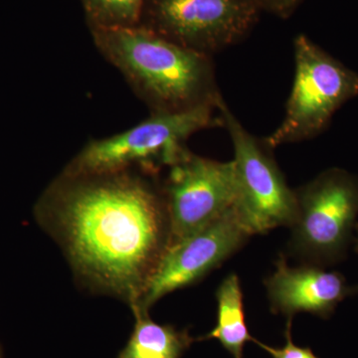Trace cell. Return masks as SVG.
I'll list each match as a JSON object with an SVG mask.
<instances>
[{
	"label": "cell",
	"mask_w": 358,
	"mask_h": 358,
	"mask_svg": "<svg viewBox=\"0 0 358 358\" xmlns=\"http://www.w3.org/2000/svg\"><path fill=\"white\" fill-rule=\"evenodd\" d=\"M91 29L140 25L145 0H79Z\"/></svg>",
	"instance_id": "4fadbf2b"
},
{
	"label": "cell",
	"mask_w": 358,
	"mask_h": 358,
	"mask_svg": "<svg viewBox=\"0 0 358 358\" xmlns=\"http://www.w3.org/2000/svg\"><path fill=\"white\" fill-rule=\"evenodd\" d=\"M217 322L210 333L199 341L216 339L234 358H243L244 346L254 341L245 317L243 292L236 274L228 275L216 292Z\"/></svg>",
	"instance_id": "8fae6325"
},
{
	"label": "cell",
	"mask_w": 358,
	"mask_h": 358,
	"mask_svg": "<svg viewBox=\"0 0 358 358\" xmlns=\"http://www.w3.org/2000/svg\"><path fill=\"white\" fill-rule=\"evenodd\" d=\"M261 13L257 0H145L140 25L212 56L244 39Z\"/></svg>",
	"instance_id": "8992f818"
},
{
	"label": "cell",
	"mask_w": 358,
	"mask_h": 358,
	"mask_svg": "<svg viewBox=\"0 0 358 358\" xmlns=\"http://www.w3.org/2000/svg\"><path fill=\"white\" fill-rule=\"evenodd\" d=\"M355 249H357L358 253V226H357V246H355Z\"/></svg>",
	"instance_id": "2e32d148"
},
{
	"label": "cell",
	"mask_w": 358,
	"mask_h": 358,
	"mask_svg": "<svg viewBox=\"0 0 358 358\" xmlns=\"http://www.w3.org/2000/svg\"><path fill=\"white\" fill-rule=\"evenodd\" d=\"M292 317L287 322L286 329H285V338L286 343L282 348H275L261 343L258 339H254L253 343L260 346L262 350L267 352L273 358H319L313 353L312 348H301L294 345L292 338Z\"/></svg>",
	"instance_id": "5bb4252c"
},
{
	"label": "cell",
	"mask_w": 358,
	"mask_h": 358,
	"mask_svg": "<svg viewBox=\"0 0 358 358\" xmlns=\"http://www.w3.org/2000/svg\"><path fill=\"white\" fill-rule=\"evenodd\" d=\"M0 358H1V350H0Z\"/></svg>",
	"instance_id": "e0dca14e"
},
{
	"label": "cell",
	"mask_w": 358,
	"mask_h": 358,
	"mask_svg": "<svg viewBox=\"0 0 358 358\" xmlns=\"http://www.w3.org/2000/svg\"><path fill=\"white\" fill-rule=\"evenodd\" d=\"M136 324L119 358H181L193 339L187 329L178 331L171 324H159L148 312L133 308Z\"/></svg>",
	"instance_id": "7c38bea8"
},
{
	"label": "cell",
	"mask_w": 358,
	"mask_h": 358,
	"mask_svg": "<svg viewBox=\"0 0 358 358\" xmlns=\"http://www.w3.org/2000/svg\"><path fill=\"white\" fill-rule=\"evenodd\" d=\"M261 9L280 18H289L303 0H257Z\"/></svg>",
	"instance_id": "9a60e30c"
},
{
	"label": "cell",
	"mask_w": 358,
	"mask_h": 358,
	"mask_svg": "<svg viewBox=\"0 0 358 358\" xmlns=\"http://www.w3.org/2000/svg\"><path fill=\"white\" fill-rule=\"evenodd\" d=\"M250 236L233 205L202 229L166 247L140 303L134 308L148 312L162 296L199 281L235 253Z\"/></svg>",
	"instance_id": "9c48e42d"
},
{
	"label": "cell",
	"mask_w": 358,
	"mask_h": 358,
	"mask_svg": "<svg viewBox=\"0 0 358 358\" xmlns=\"http://www.w3.org/2000/svg\"><path fill=\"white\" fill-rule=\"evenodd\" d=\"M294 192L298 216L291 227V249L313 262L336 260L357 223L358 179L331 169Z\"/></svg>",
	"instance_id": "52a82bcc"
},
{
	"label": "cell",
	"mask_w": 358,
	"mask_h": 358,
	"mask_svg": "<svg viewBox=\"0 0 358 358\" xmlns=\"http://www.w3.org/2000/svg\"><path fill=\"white\" fill-rule=\"evenodd\" d=\"M140 171L60 174L37 214L89 286L138 306L169 243L162 190Z\"/></svg>",
	"instance_id": "6da1fadb"
},
{
	"label": "cell",
	"mask_w": 358,
	"mask_h": 358,
	"mask_svg": "<svg viewBox=\"0 0 358 358\" xmlns=\"http://www.w3.org/2000/svg\"><path fill=\"white\" fill-rule=\"evenodd\" d=\"M90 31L96 48L150 113L183 112L217 103L221 94L211 56L141 25Z\"/></svg>",
	"instance_id": "7a4b0ae2"
},
{
	"label": "cell",
	"mask_w": 358,
	"mask_h": 358,
	"mask_svg": "<svg viewBox=\"0 0 358 358\" xmlns=\"http://www.w3.org/2000/svg\"><path fill=\"white\" fill-rule=\"evenodd\" d=\"M169 169L162 190L169 216V245L202 229L235 205L238 182L234 160L217 162L190 150Z\"/></svg>",
	"instance_id": "ba28073f"
},
{
	"label": "cell",
	"mask_w": 358,
	"mask_h": 358,
	"mask_svg": "<svg viewBox=\"0 0 358 358\" xmlns=\"http://www.w3.org/2000/svg\"><path fill=\"white\" fill-rule=\"evenodd\" d=\"M294 75L281 124L264 143L271 150L310 140L327 128L348 101L358 96V74L305 34L294 40Z\"/></svg>",
	"instance_id": "277c9868"
},
{
	"label": "cell",
	"mask_w": 358,
	"mask_h": 358,
	"mask_svg": "<svg viewBox=\"0 0 358 358\" xmlns=\"http://www.w3.org/2000/svg\"><path fill=\"white\" fill-rule=\"evenodd\" d=\"M271 310L293 319L296 313H308L327 319L346 296L358 291L346 284L345 277L315 265L289 267L284 256L265 281Z\"/></svg>",
	"instance_id": "30bf717a"
},
{
	"label": "cell",
	"mask_w": 358,
	"mask_h": 358,
	"mask_svg": "<svg viewBox=\"0 0 358 358\" xmlns=\"http://www.w3.org/2000/svg\"><path fill=\"white\" fill-rule=\"evenodd\" d=\"M218 101V100H217ZM216 103L178 113H150L133 128L89 141L63 173L69 176L117 173L138 169L154 176L188 154V138L197 131L223 127Z\"/></svg>",
	"instance_id": "3957f363"
},
{
	"label": "cell",
	"mask_w": 358,
	"mask_h": 358,
	"mask_svg": "<svg viewBox=\"0 0 358 358\" xmlns=\"http://www.w3.org/2000/svg\"><path fill=\"white\" fill-rule=\"evenodd\" d=\"M216 106L234 148L238 182L234 206L245 228L254 235L281 226L292 227L298 216L296 192L289 187L272 150L244 128L222 96Z\"/></svg>",
	"instance_id": "5b68a950"
}]
</instances>
